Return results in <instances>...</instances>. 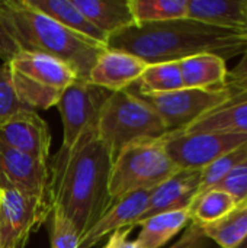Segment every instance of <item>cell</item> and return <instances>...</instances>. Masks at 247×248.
<instances>
[{
  "label": "cell",
  "mask_w": 247,
  "mask_h": 248,
  "mask_svg": "<svg viewBox=\"0 0 247 248\" xmlns=\"http://www.w3.org/2000/svg\"><path fill=\"white\" fill-rule=\"evenodd\" d=\"M0 141L39 161L49 160V126L33 109L20 110L0 124Z\"/></svg>",
  "instance_id": "12"
},
{
  "label": "cell",
  "mask_w": 247,
  "mask_h": 248,
  "mask_svg": "<svg viewBox=\"0 0 247 248\" xmlns=\"http://www.w3.org/2000/svg\"><path fill=\"white\" fill-rule=\"evenodd\" d=\"M29 6L42 12L48 17L54 19L64 28L80 33L89 39H93L106 46L108 36L96 29L83 13L73 4L71 0H26Z\"/></svg>",
  "instance_id": "21"
},
{
  "label": "cell",
  "mask_w": 247,
  "mask_h": 248,
  "mask_svg": "<svg viewBox=\"0 0 247 248\" xmlns=\"http://www.w3.org/2000/svg\"><path fill=\"white\" fill-rule=\"evenodd\" d=\"M98 124V122H96ZM96 124L48 160V195L52 211L64 215L84 237L112 205L109 177L114 155L99 138Z\"/></svg>",
  "instance_id": "1"
},
{
  "label": "cell",
  "mask_w": 247,
  "mask_h": 248,
  "mask_svg": "<svg viewBox=\"0 0 247 248\" xmlns=\"http://www.w3.org/2000/svg\"><path fill=\"white\" fill-rule=\"evenodd\" d=\"M214 189L230 195L237 206L247 205V160L231 170Z\"/></svg>",
  "instance_id": "29"
},
{
  "label": "cell",
  "mask_w": 247,
  "mask_h": 248,
  "mask_svg": "<svg viewBox=\"0 0 247 248\" xmlns=\"http://www.w3.org/2000/svg\"><path fill=\"white\" fill-rule=\"evenodd\" d=\"M147 62L135 55L105 49L89 73V81L109 93L122 92L137 83L146 70Z\"/></svg>",
  "instance_id": "15"
},
{
  "label": "cell",
  "mask_w": 247,
  "mask_h": 248,
  "mask_svg": "<svg viewBox=\"0 0 247 248\" xmlns=\"http://www.w3.org/2000/svg\"><path fill=\"white\" fill-rule=\"evenodd\" d=\"M0 17L20 51L49 55L68 65L79 78L87 80L105 45L76 33L26 0H1Z\"/></svg>",
  "instance_id": "3"
},
{
  "label": "cell",
  "mask_w": 247,
  "mask_h": 248,
  "mask_svg": "<svg viewBox=\"0 0 247 248\" xmlns=\"http://www.w3.org/2000/svg\"><path fill=\"white\" fill-rule=\"evenodd\" d=\"M246 0H188V19L208 26L242 32Z\"/></svg>",
  "instance_id": "18"
},
{
  "label": "cell",
  "mask_w": 247,
  "mask_h": 248,
  "mask_svg": "<svg viewBox=\"0 0 247 248\" xmlns=\"http://www.w3.org/2000/svg\"><path fill=\"white\" fill-rule=\"evenodd\" d=\"M138 96H141L157 112L167 132H176L183 131L205 113L231 100L233 93L227 87H223L181 89L165 94Z\"/></svg>",
  "instance_id": "7"
},
{
  "label": "cell",
  "mask_w": 247,
  "mask_h": 248,
  "mask_svg": "<svg viewBox=\"0 0 247 248\" xmlns=\"http://www.w3.org/2000/svg\"><path fill=\"white\" fill-rule=\"evenodd\" d=\"M179 62L185 89H223L227 80L226 60L214 54H198Z\"/></svg>",
  "instance_id": "19"
},
{
  "label": "cell",
  "mask_w": 247,
  "mask_h": 248,
  "mask_svg": "<svg viewBox=\"0 0 247 248\" xmlns=\"http://www.w3.org/2000/svg\"><path fill=\"white\" fill-rule=\"evenodd\" d=\"M0 248H1V243H0Z\"/></svg>",
  "instance_id": "36"
},
{
  "label": "cell",
  "mask_w": 247,
  "mask_h": 248,
  "mask_svg": "<svg viewBox=\"0 0 247 248\" xmlns=\"http://www.w3.org/2000/svg\"><path fill=\"white\" fill-rule=\"evenodd\" d=\"M19 52H20V49H19L17 44L13 41V38L7 32V29H6V26L1 22V17H0V58L6 64Z\"/></svg>",
  "instance_id": "32"
},
{
  "label": "cell",
  "mask_w": 247,
  "mask_h": 248,
  "mask_svg": "<svg viewBox=\"0 0 247 248\" xmlns=\"http://www.w3.org/2000/svg\"><path fill=\"white\" fill-rule=\"evenodd\" d=\"M0 190L49 198L48 163L39 161L0 141Z\"/></svg>",
  "instance_id": "11"
},
{
  "label": "cell",
  "mask_w": 247,
  "mask_h": 248,
  "mask_svg": "<svg viewBox=\"0 0 247 248\" xmlns=\"http://www.w3.org/2000/svg\"><path fill=\"white\" fill-rule=\"evenodd\" d=\"M201 177L202 170L179 169L173 176H170L167 180H165L151 190L147 209L137 222V225L144 219L159 214L189 209L191 203L199 192Z\"/></svg>",
  "instance_id": "13"
},
{
  "label": "cell",
  "mask_w": 247,
  "mask_h": 248,
  "mask_svg": "<svg viewBox=\"0 0 247 248\" xmlns=\"http://www.w3.org/2000/svg\"><path fill=\"white\" fill-rule=\"evenodd\" d=\"M52 214L49 198L0 190L1 248H25L31 234Z\"/></svg>",
  "instance_id": "9"
},
{
  "label": "cell",
  "mask_w": 247,
  "mask_h": 248,
  "mask_svg": "<svg viewBox=\"0 0 247 248\" xmlns=\"http://www.w3.org/2000/svg\"><path fill=\"white\" fill-rule=\"evenodd\" d=\"M183 132H226L247 135V94H236L227 103L205 113Z\"/></svg>",
  "instance_id": "16"
},
{
  "label": "cell",
  "mask_w": 247,
  "mask_h": 248,
  "mask_svg": "<svg viewBox=\"0 0 247 248\" xmlns=\"http://www.w3.org/2000/svg\"><path fill=\"white\" fill-rule=\"evenodd\" d=\"M236 208L237 205L230 195L218 189H210L197 195L188 212L191 222L198 225H208L220 221Z\"/></svg>",
  "instance_id": "24"
},
{
  "label": "cell",
  "mask_w": 247,
  "mask_h": 248,
  "mask_svg": "<svg viewBox=\"0 0 247 248\" xmlns=\"http://www.w3.org/2000/svg\"><path fill=\"white\" fill-rule=\"evenodd\" d=\"M6 64L19 102L33 110L57 106L64 90L79 78L68 65L44 54L20 51Z\"/></svg>",
  "instance_id": "6"
},
{
  "label": "cell",
  "mask_w": 247,
  "mask_h": 248,
  "mask_svg": "<svg viewBox=\"0 0 247 248\" xmlns=\"http://www.w3.org/2000/svg\"><path fill=\"white\" fill-rule=\"evenodd\" d=\"M246 44V38L239 32L183 17L125 28L108 36L106 48L156 64L181 61L198 54H214L230 60L242 55Z\"/></svg>",
  "instance_id": "2"
},
{
  "label": "cell",
  "mask_w": 247,
  "mask_h": 248,
  "mask_svg": "<svg viewBox=\"0 0 247 248\" xmlns=\"http://www.w3.org/2000/svg\"><path fill=\"white\" fill-rule=\"evenodd\" d=\"M169 248H218L202 231L201 225L191 222L185 230L182 237Z\"/></svg>",
  "instance_id": "30"
},
{
  "label": "cell",
  "mask_w": 247,
  "mask_h": 248,
  "mask_svg": "<svg viewBox=\"0 0 247 248\" xmlns=\"http://www.w3.org/2000/svg\"><path fill=\"white\" fill-rule=\"evenodd\" d=\"M132 230L134 228L130 227V228H124V230H119V231L111 234L103 248H137L135 241L130 240Z\"/></svg>",
  "instance_id": "33"
},
{
  "label": "cell",
  "mask_w": 247,
  "mask_h": 248,
  "mask_svg": "<svg viewBox=\"0 0 247 248\" xmlns=\"http://www.w3.org/2000/svg\"><path fill=\"white\" fill-rule=\"evenodd\" d=\"M226 87L233 93V96L247 94V44L240 61L227 74Z\"/></svg>",
  "instance_id": "31"
},
{
  "label": "cell",
  "mask_w": 247,
  "mask_h": 248,
  "mask_svg": "<svg viewBox=\"0 0 247 248\" xmlns=\"http://www.w3.org/2000/svg\"><path fill=\"white\" fill-rule=\"evenodd\" d=\"M150 193L151 190H138L112 202L90 231L80 238V248H93L105 237L119 230L130 227L135 228L137 222L147 209Z\"/></svg>",
  "instance_id": "14"
},
{
  "label": "cell",
  "mask_w": 247,
  "mask_h": 248,
  "mask_svg": "<svg viewBox=\"0 0 247 248\" xmlns=\"http://www.w3.org/2000/svg\"><path fill=\"white\" fill-rule=\"evenodd\" d=\"M247 41V0L245 1V20H243V28H242V32H240Z\"/></svg>",
  "instance_id": "34"
},
{
  "label": "cell",
  "mask_w": 247,
  "mask_h": 248,
  "mask_svg": "<svg viewBox=\"0 0 247 248\" xmlns=\"http://www.w3.org/2000/svg\"><path fill=\"white\" fill-rule=\"evenodd\" d=\"M83 16L103 35L111 36L135 26L128 0H71Z\"/></svg>",
  "instance_id": "17"
},
{
  "label": "cell",
  "mask_w": 247,
  "mask_h": 248,
  "mask_svg": "<svg viewBox=\"0 0 247 248\" xmlns=\"http://www.w3.org/2000/svg\"><path fill=\"white\" fill-rule=\"evenodd\" d=\"M191 224L188 209L159 214L144 219L137 227L141 231L135 240L137 248H160Z\"/></svg>",
  "instance_id": "20"
},
{
  "label": "cell",
  "mask_w": 247,
  "mask_h": 248,
  "mask_svg": "<svg viewBox=\"0 0 247 248\" xmlns=\"http://www.w3.org/2000/svg\"><path fill=\"white\" fill-rule=\"evenodd\" d=\"M130 89L143 96L165 94V93H172L185 89L179 62L170 61V62L147 64L141 77Z\"/></svg>",
  "instance_id": "22"
},
{
  "label": "cell",
  "mask_w": 247,
  "mask_h": 248,
  "mask_svg": "<svg viewBox=\"0 0 247 248\" xmlns=\"http://www.w3.org/2000/svg\"><path fill=\"white\" fill-rule=\"evenodd\" d=\"M178 170L165 150L163 138L131 142L114 158L109 177L111 201L138 190H153Z\"/></svg>",
  "instance_id": "5"
},
{
  "label": "cell",
  "mask_w": 247,
  "mask_h": 248,
  "mask_svg": "<svg viewBox=\"0 0 247 248\" xmlns=\"http://www.w3.org/2000/svg\"><path fill=\"white\" fill-rule=\"evenodd\" d=\"M247 160V142L240 145L239 148L224 154L223 157H220L218 160H215L214 163H211L210 166H207L205 169H202V177H201V187H199V193L214 189L217 186V183H220L231 170H234L237 166H240L242 163H245Z\"/></svg>",
  "instance_id": "26"
},
{
  "label": "cell",
  "mask_w": 247,
  "mask_h": 248,
  "mask_svg": "<svg viewBox=\"0 0 247 248\" xmlns=\"http://www.w3.org/2000/svg\"><path fill=\"white\" fill-rule=\"evenodd\" d=\"M25 109L31 108H26L19 102L12 84V77L7 64L0 65V124Z\"/></svg>",
  "instance_id": "28"
},
{
  "label": "cell",
  "mask_w": 247,
  "mask_h": 248,
  "mask_svg": "<svg viewBox=\"0 0 247 248\" xmlns=\"http://www.w3.org/2000/svg\"><path fill=\"white\" fill-rule=\"evenodd\" d=\"M135 25L167 22L188 16V0H128Z\"/></svg>",
  "instance_id": "25"
},
{
  "label": "cell",
  "mask_w": 247,
  "mask_h": 248,
  "mask_svg": "<svg viewBox=\"0 0 247 248\" xmlns=\"http://www.w3.org/2000/svg\"><path fill=\"white\" fill-rule=\"evenodd\" d=\"M247 135L226 132H167L163 145L170 160L186 170H202L224 154L246 144Z\"/></svg>",
  "instance_id": "8"
},
{
  "label": "cell",
  "mask_w": 247,
  "mask_h": 248,
  "mask_svg": "<svg viewBox=\"0 0 247 248\" xmlns=\"http://www.w3.org/2000/svg\"><path fill=\"white\" fill-rule=\"evenodd\" d=\"M51 248H80V235L74 225L60 212L51 214Z\"/></svg>",
  "instance_id": "27"
},
{
  "label": "cell",
  "mask_w": 247,
  "mask_h": 248,
  "mask_svg": "<svg viewBox=\"0 0 247 248\" xmlns=\"http://www.w3.org/2000/svg\"><path fill=\"white\" fill-rule=\"evenodd\" d=\"M239 248H247V238L245 240V243H243V244H242V246H240Z\"/></svg>",
  "instance_id": "35"
},
{
  "label": "cell",
  "mask_w": 247,
  "mask_h": 248,
  "mask_svg": "<svg viewBox=\"0 0 247 248\" xmlns=\"http://www.w3.org/2000/svg\"><path fill=\"white\" fill-rule=\"evenodd\" d=\"M201 228L218 248H239L247 238V205L237 206L220 221Z\"/></svg>",
  "instance_id": "23"
},
{
  "label": "cell",
  "mask_w": 247,
  "mask_h": 248,
  "mask_svg": "<svg viewBox=\"0 0 247 248\" xmlns=\"http://www.w3.org/2000/svg\"><path fill=\"white\" fill-rule=\"evenodd\" d=\"M96 129L114 158L131 142L163 138L167 134L157 112L131 89L109 93L100 109Z\"/></svg>",
  "instance_id": "4"
},
{
  "label": "cell",
  "mask_w": 247,
  "mask_h": 248,
  "mask_svg": "<svg viewBox=\"0 0 247 248\" xmlns=\"http://www.w3.org/2000/svg\"><path fill=\"white\" fill-rule=\"evenodd\" d=\"M108 96L109 92L82 78L74 80L64 90L57 103L64 128L63 145L74 144L84 129L98 122Z\"/></svg>",
  "instance_id": "10"
}]
</instances>
